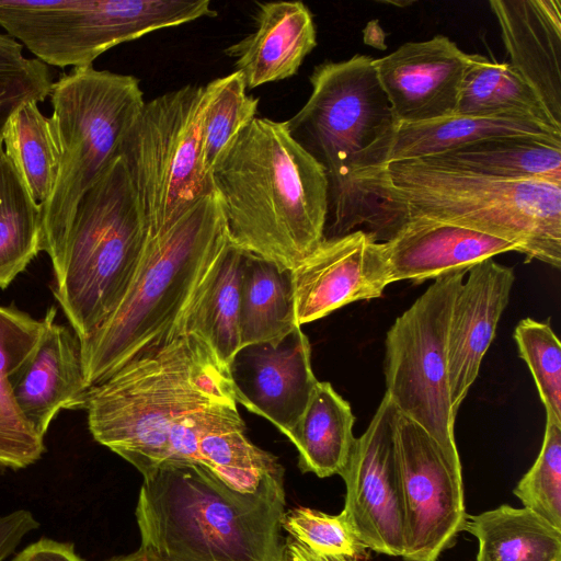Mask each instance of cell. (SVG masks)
Wrapping results in <instances>:
<instances>
[{"mask_svg": "<svg viewBox=\"0 0 561 561\" xmlns=\"http://www.w3.org/2000/svg\"><path fill=\"white\" fill-rule=\"evenodd\" d=\"M410 218H426L495 236L527 261L561 266V185L503 180L420 159L383 163L354 181V226L377 242Z\"/></svg>", "mask_w": 561, "mask_h": 561, "instance_id": "6da1fadb", "label": "cell"}, {"mask_svg": "<svg viewBox=\"0 0 561 561\" xmlns=\"http://www.w3.org/2000/svg\"><path fill=\"white\" fill-rule=\"evenodd\" d=\"M230 243L293 270L324 239L329 182L287 122L255 117L211 173Z\"/></svg>", "mask_w": 561, "mask_h": 561, "instance_id": "7a4b0ae2", "label": "cell"}, {"mask_svg": "<svg viewBox=\"0 0 561 561\" xmlns=\"http://www.w3.org/2000/svg\"><path fill=\"white\" fill-rule=\"evenodd\" d=\"M284 476L241 492L199 462H164L142 476L139 548L162 561H285Z\"/></svg>", "mask_w": 561, "mask_h": 561, "instance_id": "3957f363", "label": "cell"}, {"mask_svg": "<svg viewBox=\"0 0 561 561\" xmlns=\"http://www.w3.org/2000/svg\"><path fill=\"white\" fill-rule=\"evenodd\" d=\"M228 243L216 191L170 227L148 233L123 300L81 341L89 387L186 333L187 318L213 279Z\"/></svg>", "mask_w": 561, "mask_h": 561, "instance_id": "277c9868", "label": "cell"}, {"mask_svg": "<svg viewBox=\"0 0 561 561\" xmlns=\"http://www.w3.org/2000/svg\"><path fill=\"white\" fill-rule=\"evenodd\" d=\"M230 401L237 402L230 367L186 332L90 387L84 409L93 438L144 476L171 460L193 414Z\"/></svg>", "mask_w": 561, "mask_h": 561, "instance_id": "5b68a950", "label": "cell"}, {"mask_svg": "<svg viewBox=\"0 0 561 561\" xmlns=\"http://www.w3.org/2000/svg\"><path fill=\"white\" fill-rule=\"evenodd\" d=\"M147 225L122 158L80 198L55 251L54 295L80 341L114 312L134 278Z\"/></svg>", "mask_w": 561, "mask_h": 561, "instance_id": "8992f818", "label": "cell"}, {"mask_svg": "<svg viewBox=\"0 0 561 561\" xmlns=\"http://www.w3.org/2000/svg\"><path fill=\"white\" fill-rule=\"evenodd\" d=\"M310 83L309 99L287 125L325 170L332 222L324 238L340 237L352 232L354 180L397 122L369 56L323 62Z\"/></svg>", "mask_w": 561, "mask_h": 561, "instance_id": "52a82bcc", "label": "cell"}, {"mask_svg": "<svg viewBox=\"0 0 561 561\" xmlns=\"http://www.w3.org/2000/svg\"><path fill=\"white\" fill-rule=\"evenodd\" d=\"M49 96L61 159L53 193L41 208V251L48 256L80 198L122 157L146 103L137 78L93 66L62 75Z\"/></svg>", "mask_w": 561, "mask_h": 561, "instance_id": "ba28073f", "label": "cell"}, {"mask_svg": "<svg viewBox=\"0 0 561 561\" xmlns=\"http://www.w3.org/2000/svg\"><path fill=\"white\" fill-rule=\"evenodd\" d=\"M208 0H0V25L36 59L83 68L157 30L215 16Z\"/></svg>", "mask_w": 561, "mask_h": 561, "instance_id": "9c48e42d", "label": "cell"}, {"mask_svg": "<svg viewBox=\"0 0 561 561\" xmlns=\"http://www.w3.org/2000/svg\"><path fill=\"white\" fill-rule=\"evenodd\" d=\"M209 85H185L146 102L125 142V163L148 233L163 230L215 191L202 159Z\"/></svg>", "mask_w": 561, "mask_h": 561, "instance_id": "30bf717a", "label": "cell"}, {"mask_svg": "<svg viewBox=\"0 0 561 561\" xmlns=\"http://www.w3.org/2000/svg\"><path fill=\"white\" fill-rule=\"evenodd\" d=\"M468 271L435 279L386 335V394L398 412L423 427L461 467L450 402L447 336L456 294Z\"/></svg>", "mask_w": 561, "mask_h": 561, "instance_id": "8fae6325", "label": "cell"}, {"mask_svg": "<svg viewBox=\"0 0 561 561\" xmlns=\"http://www.w3.org/2000/svg\"><path fill=\"white\" fill-rule=\"evenodd\" d=\"M393 435L403 502L405 561H437L465 530L461 467L454 465L437 442L396 409Z\"/></svg>", "mask_w": 561, "mask_h": 561, "instance_id": "7c38bea8", "label": "cell"}, {"mask_svg": "<svg viewBox=\"0 0 561 561\" xmlns=\"http://www.w3.org/2000/svg\"><path fill=\"white\" fill-rule=\"evenodd\" d=\"M385 393L368 427L355 439L340 473L346 485L343 512L367 549L401 557L403 502L398 476L393 417Z\"/></svg>", "mask_w": 561, "mask_h": 561, "instance_id": "4fadbf2b", "label": "cell"}, {"mask_svg": "<svg viewBox=\"0 0 561 561\" xmlns=\"http://www.w3.org/2000/svg\"><path fill=\"white\" fill-rule=\"evenodd\" d=\"M291 276L299 327L348 304L379 298L392 283L381 243L362 229L324 238Z\"/></svg>", "mask_w": 561, "mask_h": 561, "instance_id": "5bb4252c", "label": "cell"}, {"mask_svg": "<svg viewBox=\"0 0 561 561\" xmlns=\"http://www.w3.org/2000/svg\"><path fill=\"white\" fill-rule=\"evenodd\" d=\"M471 54L443 35L409 42L374 59L379 83L399 124H417L456 114Z\"/></svg>", "mask_w": 561, "mask_h": 561, "instance_id": "9a60e30c", "label": "cell"}, {"mask_svg": "<svg viewBox=\"0 0 561 561\" xmlns=\"http://www.w3.org/2000/svg\"><path fill=\"white\" fill-rule=\"evenodd\" d=\"M238 404L272 422L286 436L305 412L317 380L301 327L277 342L241 348L230 364Z\"/></svg>", "mask_w": 561, "mask_h": 561, "instance_id": "2e32d148", "label": "cell"}, {"mask_svg": "<svg viewBox=\"0 0 561 561\" xmlns=\"http://www.w3.org/2000/svg\"><path fill=\"white\" fill-rule=\"evenodd\" d=\"M467 273L454 300L447 336L450 402L456 413L479 374L515 280L514 270L493 257Z\"/></svg>", "mask_w": 561, "mask_h": 561, "instance_id": "e0dca14e", "label": "cell"}, {"mask_svg": "<svg viewBox=\"0 0 561 561\" xmlns=\"http://www.w3.org/2000/svg\"><path fill=\"white\" fill-rule=\"evenodd\" d=\"M50 307L44 319L42 337L30 358L12 377L15 402L27 423L45 436L61 410L83 409L85 382L81 341L72 328L55 321Z\"/></svg>", "mask_w": 561, "mask_h": 561, "instance_id": "ac0fdd59", "label": "cell"}, {"mask_svg": "<svg viewBox=\"0 0 561 561\" xmlns=\"http://www.w3.org/2000/svg\"><path fill=\"white\" fill-rule=\"evenodd\" d=\"M510 65L561 129V2L491 0Z\"/></svg>", "mask_w": 561, "mask_h": 561, "instance_id": "d6986e66", "label": "cell"}, {"mask_svg": "<svg viewBox=\"0 0 561 561\" xmlns=\"http://www.w3.org/2000/svg\"><path fill=\"white\" fill-rule=\"evenodd\" d=\"M380 243L392 283H423L450 272L468 271L501 253H520L515 242L426 218L407 219L389 240Z\"/></svg>", "mask_w": 561, "mask_h": 561, "instance_id": "ffe728a7", "label": "cell"}, {"mask_svg": "<svg viewBox=\"0 0 561 561\" xmlns=\"http://www.w3.org/2000/svg\"><path fill=\"white\" fill-rule=\"evenodd\" d=\"M255 21L253 33L226 49L247 89L293 77L317 45L312 14L300 1L261 3Z\"/></svg>", "mask_w": 561, "mask_h": 561, "instance_id": "44dd1931", "label": "cell"}, {"mask_svg": "<svg viewBox=\"0 0 561 561\" xmlns=\"http://www.w3.org/2000/svg\"><path fill=\"white\" fill-rule=\"evenodd\" d=\"M513 135L561 137V130L518 115L454 114L424 123L399 124L375 148L368 170L390 161L424 159L477 140Z\"/></svg>", "mask_w": 561, "mask_h": 561, "instance_id": "7402d4cb", "label": "cell"}, {"mask_svg": "<svg viewBox=\"0 0 561 561\" xmlns=\"http://www.w3.org/2000/svg\"><path fill=\"white\" fill-rule=\"evenodd\" d=\"M44 319L14 307L0 306V466L22 469L45 451L44 437L22 415L12 391V377L35 351Z\"/></svg>", "mask_w": 561, "mask_h": 561, "instance_id": "603a6c76", "label": "cell"}, {"mask_svg": "<svg viewBox=\"0 0 561 561\" xmlns=\"http://www.w3.org/2000/svg\"><path fill=\"white\" fill-rule=\"evenodd\" d=\"M420 160L489 178L561 185V137L499 136Z\"/></svg>", "mask_w": 561, "mask_h": 561, "instance_id": "cb8c5ba5", "label": "cell"}, {"mask_svg": "<svg viewBox=\"0 0 561 561\" xmlns=\"http://www.w3.org/2000/svg\"><path fill=\"white\" fill-rule=\"evenodd\" d=\"M238 403L208 408L198 425L194 461L199 462L231 488L254 491L262 480L284 470L276 456L254 445L245 435Z\"/></svg>", "mask_w": 561, "mask_h": 561, "instance_id": "d4e9b609", "label": "cell"}, {"mask_svg": "<svg viewBox=\"0 0 561 561\" xmlns=\"http://www.w3.org/2000/svg\"><path fill=\"white\" fill-rule=\"evenodd\" d=\"M350 403L328 381H318L308 405L287 437L298 450L301 472L319 478L340 474L356 437Z\"/></svg>", "mask_w": 561, "mask_h": 561, "instance_id": "484cf974", "label": "cell"}, {"mask_svg": "<svg viewBox=\"0 0 561 561\" xmlns=\"http://www.w3.org/2000/svg\"><path fill=\"white\" fill-rule=\"evenodd\" d=\"M297 327L291 270L244 251L239 308L241 348L277 342Z\"/></svg>", "mask_w": 561, "mask_h": 561, "instance_id": "4316f807", "label": "cell"}, {"mask_svg": "<svg viewBox=\"0 0 561 561\" xmlns=\"http://www.w3.org/2000/svg\"><path fill=\"white\" fill-rule=\"evenodd\" d=\"M465 530L479 541L477 561H561V529L527 507L468 515Z\"/></svg>", "mask_w": 561, "mask_h": 561, "instance_id": "83f0119b", "label": "cell"}, {"mask_svg": "<svg viewBox=\"0 0 561 561\" xmlns=\"http://www.w3.org/2000/svg\"><path fill=\"white\" fill-rule=\"evenodd\" d=\"M2 147L33 201L42 208L55 187L61 151L51 117L27 102L8 119Z\"/></svg>", "mask_w": 561, "mask_h": 561, "instance_id": "f1b7e54d", "label": "cell"}, {"mask_svg": "<svg viewBox=\"0 0 561 561\" xmlns=\"http://www.w3.org/2000/svg\"><path fill=\"white\" fill-rule=\"evenodd\" d=\"M456 114L471 116L518 115L558 128L530 85L508 62L471 54Z\"/></svg>", "mask_w": 561, "mask_h": 561, "instance_id": "f546056e", "label": "cell"}, {"mask_svg": "<svg viewBox=\"0 0 561 561\" xmlns=\"http://www.w3.org/2000/svg\"><path fill=\"white\" fill-rule=\"evenodd\" d=\"M243 253L229 241L213 279L185 325V332L201 336L229 367L241 350L239 308Z\"/></svg>", "mask_w": 561, "mask_h": 561, "instance_id": "4dcf8cb0", "label": "cell"}, {"mask_svg": "<svg viewBox=\"0 0 561 561\" xmlns=\"http://www.w3.org/2000/svg\"><path fill=\"white\" fill-rule=\"evenodd\" d=\"M41 252V208L0 150V288L4 289Z\"/></svg>", "mask_w": 561, "mask_h": 561, "instance_id": "1f68e13d", "label": "cell"}, {"mask_svg": "<svg viewBox=\"0 0 561 561\" xmlns=\"http://www.w3.org/2000/svg\"><path fill=\"white\" fill-rule=\"evenodd\" d=\"M285 561H363L367 548L342 511L330 515L299 506L282 518Z\"/></svg>", "mask_w": 561, "mask_h": 561, "instance_id": "d6a6232c", "label": "cell"}, {"mask_svg": "<svg viewBox=\"0 0 561 561\" xmlns=\"http://www.w3.org/2000/svg\"><path fill=\"white\" fill-rule=\"evenodd\" d=\"M208 85L209 99L202 122V159L211 176L232 140L255 118L259 99L247 93L239 71L217 78Z\"/></svg>", "mask_w": 561, "mask_h": 561, "instance_id": "836d02e7", "label": "cell"}, {"mask_svg": "<svg viewBox=\"0 0 561 561\" xmlns=\"http://www.w3.org/2000/svg\"><path fill=\"white\" fill-rule=\"evenodd\" d=\"M519 356L527 364L546 419L561 423V345L549 321L525 318L514 331Z\"/></svg>", "mask_w": 561, "mask_h": 561, "instance_id": "e575fe53", "label": "cell"}, {"mask_svg": "<svg viewBox=\"0 0 561 561\" xmlns=\"http://www.w3.org/2000/svg\"><path fill=\"white\" fill-rule=\"evenodd\" d=\"M54 81L47 65L23 55V46L0 34V137L13 112L27 102H43Z\"/></svg>", "mask_w": 561, "mask_h": 561, "instance_id": "d590c367", "label": "cell"}, {"mask_svg": "<svg viewBox=\"0 0 561 561\" xmlns=\"http://www.w3.org/2000/svg\"><path fill=\"white\" fill-rule=\"evenodd\" d=\"M513 492L524 507L561 529V423L546 419L540 453Z\"/></svg>", "mask_w": 561, "mask_h": 561, "instance_id": "8d00e7d4", "label": "cell"}, {"mask_svg": "<svg viewBox=\"0 0 561 561\" xmlns=\"http://www.w3.org/2000/svg\"><path fill=\"white\" fill-rule=\"evenodd\" d=\"M39 523L27 510H16L0 517V561H4L19 546L23 537L37 529Z\"/></svg>", "mask_w": 561, "mask_h": 561, "instance_id": "74e56055", "label": "cell"}, {"mask_svg": "<svg viewBox=\"0 0 561 561\" xmlns=\"http://www.w3.org/2000/svg\"><path fill=\"white\" fill-rule=\"evenodd\" d=\"M12 561H84L75 551L73 543L60 542L49 538L28 545Z\"/></svg>", "mask_w": 561, "mask_h": 561, "instance_id": "f35d334b", "label": "cell"}, {"mask_svg": "<svg viewBox=\"0 0 561 561\" xmlns=\"http://www.w3.org/2000/svg\"><path fill=\"white\" fill-rule=\"evenodd\" d=\"M106 561H162L157 557L148 553L142 549H138L131 553L111 558Z\"/></svg>", "mask_w": 561, "mask_h": 561, "instance_id": "ab89813d", "label": "cell"}, {"mask_svg": "<svg viewBox=\"0 0 561 561\" xmlns=\"http://www.w3.org/2000/svg\"><path fill=\"white\" fill-rule=\"evenodd\" d=\"M2 138L0 137V150L2 149Z\"/></svg>", "mask_w": 561, "mask_h": 561, "instance_id": "60d3db41", "label": "cell"}]
</instances>
